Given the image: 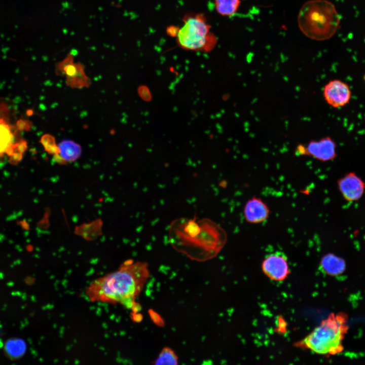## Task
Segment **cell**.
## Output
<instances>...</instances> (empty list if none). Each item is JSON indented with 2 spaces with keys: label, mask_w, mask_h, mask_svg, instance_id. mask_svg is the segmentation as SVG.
Here are the masks:
<instances>
[{
  "label": "cell",
  "mask_w": 365,
  "mask_h": 365,
  "mask_svg": "<svg viewBox=\"0 0 365 365\" xmlns=\"http://www.w3.org/2000/svg\"><path fill=\"white\" fill-rule=\"evenodd\" d=\"M337 184L343 197L348 201H357L363 194L365 184L354 172L348 173L340 178Z\"/></svg>",
  "instance_id": "cell-9"
},
{
  "label": "cell",
  "mask_w": 365,
  "mask_h": 365,
  "mask_svg": "<svg viewBox=\"0 0 365 365\" xmlns=\"http://www.w3.org/2000/svg\"><path fill=\"white\" fill-rule=\"evenodd\" d=\"M183 25L176 34L177 45L182 49L209 52L215 46L217 39L211 31V25L202 13H187L182 18Z\"/></svg>",
  "instance_id": "cell-5"
},
{
  "label": "cell",
  "mask_w": 365,
  "mask_h": 365,
  "mask_svg": "<svg viewBox=\"0 0 365 365\" xmlns=\"http://www.w3.org/2000/svg\"><path fill=\"white\" fill-rule=\"evenodd\" d=\"M40 142L43 145L45 150L49 154L55 155L60 153V150L55 143V137L51 134L43 135L40 140Z\"/></svg>",
  "instance_id": "cell-19"
},
{
  "label": "cell",
  "mask_w": 365,
  "mask_h": 365,
  "mask_svg": "<svg viewBox=\"0 0 365 365\" xmlns=\"http://www.w3.org/2000/svg\"><path fill=\"white\" fill-rule=\"evenodd\" d=\"M13 138V131L7 120L0 119V157L14 143Z\"/></svg>",
  "instance_id": "cell-15"
},
{
  "label": "cell",
  "mask_w": 365,
  "mask_h": 365,
  "mask_svg": "<svg viewBox=\"0 0 365 365\" xmlns=\"http://www.w3.org/2000/svg\"><path fill=\"white\" fill-rule=\"evenodd\" d=\"M22 154L15 153L9 156V162L13 164H16L22 159Z\"/></svg>",
  "instance_id": "cell-22"
},
{
  "label": "cell",
  "mask_w": 365,
  "mask_h": 365,
  "mask_svg": "<svg viewBox=\"0 0 365 365\" xmlns=\"http://www.w3.org/2000/svg\"><path fill=\"white\" fill-rule=\"evenodd\" d=\"M65 84L72 88L81 89L89 87L91 84V79L86 76L85 72V66L78 62V70L72 77H66Z\"/></svg>",
  "instance_id": "cell-13"
},
{
  "label": "cell",
  "mask_w": 365,
  "mask_h": 365,
  "mask_svg": "<svg viewBox=\"0 0 365 365\" xmlns=\"http://www.w3.org/2000/svg\"><path fill=\"white\" fill-rule=\"evenodd\" d=\"M304 146V156H308L322 162L332 160L337 156L336 142L328 136L318 140H312Z\"/></svg>",
  "instance_id": "cell-8"
},
{
  "label": "cell",
  "mask_w": 365,
  "mask_h": 365,
  "mask_svg": "<svg viewBox=\"0 0 365 365\" xmlns=\"http://www.w3.org/2000/svg\"><path fill=\"white\" fill-rule=\"evenodd\" d=\"M323 95L327 104L338 108L349 103L351 92L347 84L339 80H333L324 86Z\"/></svg>",
  "instance_id": "cell-7"
},
{
  "label": "cell",
  "mask_w": 365,
  "mask_h": 365,
  "mask_svg": "<svg viewBox=\"0 0 365 365\" xmlns=\"http://www.w3.org/2000/svg\"><path fill=\"white\" fill-rule=\"evenodd\" d=\"M5 349L9 357L17 358L24 354L26 344L24 341L20 339L13 338L6 342Z\"/></svg>",
  "instance_id": "cell-17"
},
{
  "label": "cell",
  "mask_w": 365,
  "mask_h": 365,
  "mask_svg": "<svg viewBox=\"0 0 365 365\" xmlns=\"http://www.w3.org/2000/svg\"><path fill=\"white\" fill-rule=\"evenodd\" d=\"M170 244L192 260L205 262L215 257L226 244L227 235L217 223L207 218L180 217L168 229Z\"/></svg>",
  "instance_id": "cell-1"
},
{
  "label": "cell",
  "mask_w": 365,
  "mask_h": 365,
  "mask_svg": "<svg viewBox=\"0 0 365 365\" xmlns=\"http://www.w3.org/2000/svg\"><path fill=\"white\" fill-rule=\"evenodd\" d=\"M148 313L155 324L160 327L164 326L165 324L164 320L157 312L153 309H150Z\"/></svg>",
  "instance_id": "cell-20"
},
{
  "label": "cell",
  "mask_w": 365,
  "mask_h": 365,
  "mask_svg": "<svg viewBox=\"0 0 365 365\" xmlns=\"http://www.w3.org/2000/svg\"><path fill=\"white\" fill-rule=\"evenodd\" d=\"M102 222L96 220L89 224H84L76 228L75 233L86 240H91L96 239L101 234Z\"/></svg>",
  "instance_id": "cell-14"
},
{
  "label": "cell",
  "mask_w": 365,
  "mask_h": 365,
  "mask_svg": "<svg viewBox=\"0 0 365 365\" xmlns=\"http://www.w3.org/2000/svg\"><path fill=\"white\" fill-rule=\"evenodd\" d=\"M320 270L324 274L332 276L342 274L346 269L345 260L332 253L324 255L320 262Z\"/></svg>",
  "instance_id": "cell-11"
},
{
  "label": "cell",
  "mask_w": 365,
  "mask_h": 365,
  "mask_svg": "<svg viewBox=\"0 0 365 365\" xmlns=\"http://www.w3.org/2000/svg\"><path fill=\"white\" fill-rule=\"evenodd\" d=\"M262 268L270 279L275 281L284 280L290 272L287 258L281 251L267 255L262 262Z\"/></svg>",
  "instance_id": "cell-6"
},
{
  "label": "cell",
  "mask_w": 365,
  "mask_h": 365,
  "mask_svg": "<svg viewBox=\"0 0 365 365\" xmlns=\"http://www.w3.org/2000/svg\"><path fill=\"white\" fill-rule=\"evenodd\" d=\"M53 161L60 165L66 164L67 162L59 154L53 155Z\"/></svg>",
  "instance_id": "cell-23"
},
{
  "label": "cell",
  "mask_w": 365,
  "mask_h": 365,
  "mask_svg": "<svg viewBox=\"0 0 365 365\" xmlns=\"http://www.w3.org/2000/svg\"><path fill=\"white\" fill-rule=\"evenodd\" d=\"M32 126V123L26 120L20 119L16 123L17 129L21 131H29Z\"/></svg>",
  "instance_id": "cell-21"
},
{
  "label": "cell",
  "mask_w": 365,
  "mask_h": 365,
  "mask_svg": "<svg viewBox=\"0 0 365 365\" xmlns=\"http://www.w3.org/2000/svg\"><path fill=\"white\" fill-rule=\"evenodd\" d=\"M70 53L72 55H73L74 56H75V55H76L77 54V51L76 50H75V49H72V50L70 52Z\"/></svg>",
  "instance_id": "cell-25"
},
{
  "label": "cell",
  "mask_w": 365,
  "mask_h": 365,
  "mask_svg": "<svg viewBox=\"0 0 365 365\" xmlns=\"http://www.w3.org/2000/svg\"><path fill=\"white\" fill-rule=\"evenodd\" d=\"M153 364H173L178 363V357L170 347H164L156 359L152 362Z\"/></svg>",
  "instance_id": "cell-18"
},
{
  "label": "cell",
  "mask_w": 365,
  "mask_h": 365,
  "mask_svg": "<svg viewBox=\"0 0 365 365\" xmlns=\"http://www.w3.org/2000/svg\"><path fill=\"white\" fill-rule=\"evenodd\" d=\"M0 344L1 345V328H0Z\"/></svg>",
  "instance_id": "cell-27"
},
{
  "label": "cell",
  "mask_w": 365,
  "mask_h": 365,
  "mask_svg": "<svg viewBox=\"0 0 365 365\" xmlns=\"http://www.w3.org/2000/svg\"><path fill=\"white\" fill-rule=\"evenodd\" d=\"M340 21L336 9L327 0H310L302 6L298 16L301 31L316 41L329 39L336 32Z\"/></svg>",
  "instance_id": "cell-3"
},
{
  "label": "cell",
  "mask_w": 365,
  "mask_h": 365,
  "mask_svg": "<svg viewBox=\"0 0 365 365\" xmlns=\"http://www.w3.org/2000/svg\"><path fill=\"white\" fill-rule=\"evenodd\" d=\"M27 114L28 115H31L32 114V111L31 110H28Z\"/></svg>",
  "instance_id": "cell-26"
},
{
  "label": "cell",
  "mask_w": 365,
  "mask_h": 365,
  "mask_svg": "<svg viewBox=\"0 0 365 365\" xmlns=\"http://www.w3.org/2000/svg\"><path fill=\"white\" fill-rule=\"evenodd\" d=\"M244 216L247 222L251 224L262 223L268 218L269 208L261 198L256 196L248 200L243 209Z\"/></svg>",
  "instance_id": "cell-10"
},
{
  "label": "cell",
  "mask_w": 365,
  "mask_h": 365,
  "mask_svg": "<svg viewBox=\"0 0 365 365\" xmlns=\"http://www.w3.org/2000/svg\"><path fill=\"white\" fill-rule=\"evenodd\" d=\"M150 276L148 263L128 260L117 270L93 281L85 293L92 302L120 304L132 310L139 304L135 299Z\"/></svg>",
  "instance_id": "cell-2"
},
{
  "label": "cell",
  "mask_w": 365,
  "mask_h": 365,
  "mask_svg": "<svg viewBox=\"0 0 365 365\" xmlns=\"http://www.w3.org/2000/svg\"><path fill=\"white\" fill-rule=\"evenodd\" d=\"M348 328L345 313H331L296 346L320 355H336L344 349L343 341Z\"/></svg>",
  "instance_id": "cell-4"
},
{
  "label": "cell",
  "mask_w": 365,
  "mask_h": 365,
  "mask_svg": "<svg viewBox=\"0 0 365 365\" xmlns=\"http://www.w3.org/2000/svg\"><path fill=\"white\" fill-rule=\"evenodd\" d=\"M58 146L60 154L67 162L77 160L81 155V145L71 140H62Z\"/></svg>",
  "instance_id": "cell-12"
},
{
  "label": "cell",
  "mask_w": 365,
  "mask_h": 365,
  "mask_svg": "<svg viewBox=\"0 0 365 365\" xmlns=\"http://www.w3.org/2000/svg\"><path fill=\"white\" fill-rule=\"evenodd\" d=\"M131 317L132 320L135 322H139L142 319V315L139 312L131 313Z\"/></svg>",
  "instance_id": "cell-24"
},
{
  "label": "cell",
  "mask_w": 365,
  "mask_h": 365,
  "mask_svg": "<svg viewBox=\"0 0 365 365\" xmlns=\"http://www.w3.org/2000/svg\"><path fill=\"white\" fill-rule=\"evenodd\" d=\"M214 8L220 15L223 16H232L238 10L240 0H213Z\"/></svg>",
  "instance_id": "cell-16"
}]
</instances>
